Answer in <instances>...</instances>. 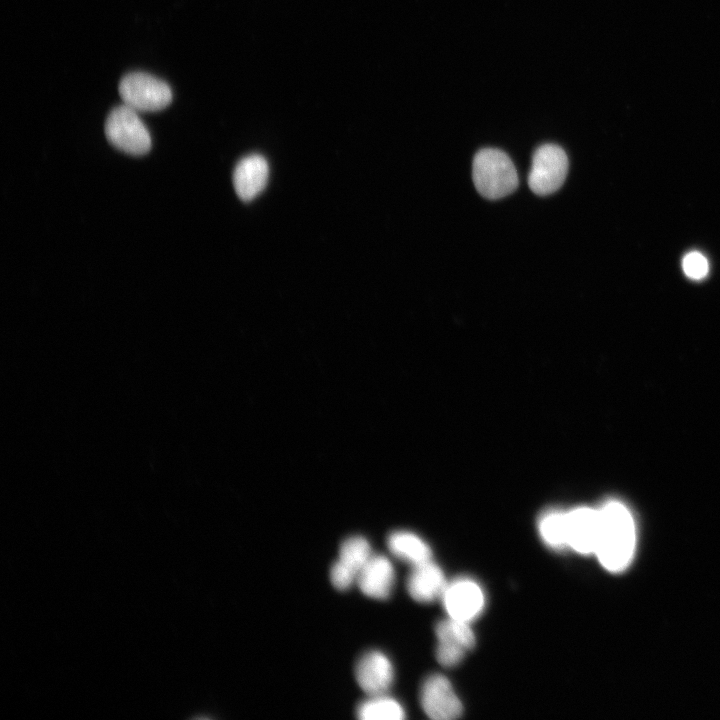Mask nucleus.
I'll return each instance as SVG.
<instances>
[{
	"instance_id": "f257e3e1",
	"label": "nucleus",
	"mask_w": 720,
	"mask_h": 720,
	"mask_svg": "<svg viewBox=\"0 0 720 720\" xmlns=\"http://www.w3.org/2000/svg\"><path fill=\"white\" fill-rule=\"evenodd\" d=\"M600 536L595 554L609 571L624 569L635 547V528L628 509L617 501H609L600 509Z\"/></svg>"
},
{
	"instance_id": "f03ea898",
	"label": "nucleus",
	"mask_w": 720,
	"mask_h": 720,
	"mask_svg": "<svg viewBox=\"0 0 720 720\" xmlns=\"http://www.w3.org/2000/svg\"><path fill=\"white\" fill-rule=\"evenodd\" d=\"M472 178L478 193L496 200L515 191L518 174L510 157L495 148L479 150L473 160Z\"/></svg>"
},
{
	"instance_id": "7ed1b4c3",
	"label": "nucleus",
	"mask_w": 720,
	"mask_h": 720,
	"mask_svg": "<svg viewBox=\"0 0 720 720\" xmlns=\"http://www.w3.org/2000/svg\"><path fill=\"white\" fill-rule=\"evenodd\" d=\"M108 141L130 155H144L151 148L150 133L137 115V111L123 104L109 113L105 122Z\"/></svg>"
},
{
	"instance_id": "20e7f679",
	"label": "nucleus",
	"mask_w": 720,
	"mask_h": 720,
	"mask_svg": "<svg viewBox=\"0 0 720 720\" xmlns=\"http://www.w3.org/2000/svg\"><path fill=\"white\" fill-rule=\"evenodd\" d=\"M119 94L124 104L135 111H159L166 108L172 101V91L169 85L144 72L125 75L119 83Z\"/></svg>"
},
{
	"instance_id": "39448f33",
	"label": "nucleus",
	"mask_w": 720,
	"mask_h": 720,
	"mask_svg": "<svg viewBox=\"0 0 720 720\" xmlns=\"http://www.w3.org/2000/svg\"><path fill=\"white\" fill-rule=\"evenodd\" d=\"M567 172L565 151L556 144H543L533 154L528 185L536 195L546 196L563 185Z\"/></svg>"
},
{
	"instance_id": "423d86ee",
	"label": "nucleus",
	"mask_w": 720,
	"mask_h": 720,
	"mask_svg": "<svg viewBox=\"0 0 720 720\" xmlns=\"http://www.w3.org/2000/svg\"><path fill=\"white\" fill-rule=\"evenodd\" d=\"M441 599L449 617L469 623L482 613L486 601L482 587L468 577L447 583Z\"/></svg>"
},
{
	"instance_id": "0eeeda50",
	"label": "nucleus",
	"mask_w": 720,
	"mask_h": 720,
	"mask_svg": "<svg viewBox=\"0 0 720 720\" xmlns=\"http://www.w3.org/2000/svg\"><path fill=\"white\" fill-rule=\"evenodd\" d=\"M420 704L434 720H452L461 716L463 706L450 681L443 675L432 674L420 689Z\"/></svg>"
},
{
	"instance_id": "6e6552de",
	"label": "nucleus",
	"mask_w": 720,
	"mask_h": 720,
	"mask_svg": "<svg viewBox=\"0 0 720 720\" xmlns=\"http://www.w3.org/2000/svg\"><path fill=\"white\" fill-rule=\"evenodd\" d=\"M567 536L569 549L583 555L595 554L600 536L599 509L567 510Z\"/></svg>"
},
{
	"instance_id": "1a4fd4ad",
	"label": "nucleus",
	"mask_w": 720,
	"mask_h": 720,
	"mask_svg": "<svg viewBox=\"0 0 720 720\" xmlns=\"http://www.w3.org/2000/svg\"><path fill=\"white\" fill-rule=\"evenodd\" d=\"M355 678L359 687L368 695L386 693L394 680L393 664L385 653L368 651L355 665Z\"/></svg>"
},
{
	"instance_id": "9d476101",
	"label": "nucleus",
	"mask_w": 720,
	"mask_h": 720,
	"mask_svg": "<svg viewBox=\"0 0 720 720\" xmlns=\"http://www.w3.org/2000/svg\"><path fill=\"white\" fill-rule=\"evenodd\" d=\"M395 577L390 559L382 554H372L360 570L356 584L367 597L384 600L391 595Z\"/></svg>"
},
{
	"instance_id": "9b49d317",
	"label": "nucleus",
	"mask_w": 720,
	"mask_h": 720,
	"mask_svg": "<svg viewBox=\"0 0 720 720\" xmlns=\"http://www.w3.org/2000/svg\"><path fill=\"white\" fill-rule=\"evenodd\" d=\"M269 178V164L260 154L242 158L233 172L235 191L243 201L257 197L265 188Z\"/></svg>"
},
{
	"instance_id": "f8f14e48",
	"label": "nucleus",
	"mask_w": 720,
	"mask_h": 720,
	"mask_svg": "<svg viewBox=\"0 0 720 720\" xmlns=\"http://www.w3.org/2000/svg\"><path fill=\"white\" fill-rule=\"evenodd\" d=\"M446 584L442 569L431 560L412 567L406 587L415 601L429 603L441 598Z\"/></svg>"
},
{
	"instance_id": "ddd939ff",
	"label": "nucleus",
	"mask_w": 720,
	"mask_h": 720,
	"mask_svg": "<svg viewBox=\"0 0 720 720\" xmlns=\"http://www.w3.org/2000/svg\"><path fill=\"white\" fill-rule=\"evenodd\" d=\"M387 547L396 558L412 567L432 560L430 546L411 531H393L387 537Z\"/></svg>"
},
{
	"instance_id": "4468645a",
	"label": "nucleus",
	"mask_w": 720,
	"mask_h": 720,
	"mask_svg": "<svg viewBox=\"0 0 720 720\" xmlns=\"http://www.w3.org/2000/svg\"><path fill=\"white\" fill-rule=\"evenodd\" d=\"M437 647L466 654L476 642L475 634L469 622L449 617L435 626Z\"/></svg>"
},
{
	"instance_id": "2eb2a0df",
	"label": "nucleus",
	"mask_w": 720,
	"mask_h": 720,
	"mask_svg": "<svg viewBox=\"0 0 720 720\" xmlns=\"http://www.w3.org/2000/svg\"><path fill=\"white\" fill-rule=\"evenodd\" d=\"M539 535L546 546L555 551L569 549L567 511L549 509L541 514L537 523Z\"/></svg>"
},
{
	"instance_id": "dca6fc26",
	"label": "nucleus",
	"mask_w": 720,
	"mask_h": 720,
	"mask_svg": "<svg viewBox=\"0 0 720 720\" xmlns=\"http://www.w3.org/2000/svg\"><path fill=\"white\" fill-rule=\"evenodd\" d=\"M356 715L361 720H402L405 710L399 701L383 693L369 695L357 706Z\"/></svg>"
},
{
	"instance_id": "f3484780",
	"label": "nucleus",
	"mask_w": 720,
	"mask_h": 720,
	"mask_svg": "<svg viewBox=\"0 0 720 720\" xmlns=\"http://www.w3.org/2000/svg\"><path fill=\"white\" fill-rule=\"evenodd\" d=\"M372 554L371 545L365 537L350 536L342 542L336 562L358 576Z\"/></svg>"
},
{
	"instance_id": "a211bd4d",
	"label": "nucleus",
	"mask_w": 720,
	"mask_h": 720,
	"mask_svg": "<svg viewBox=\"0 0 720 720\" xmlns=\"http://www.w3.org/2000/svg\"><path fill=\"white\" fill-rule=\"evenodd\" d=\"M683 270L692 279H702L708 273V261L701 253L690 252L683 259Z\"/></svg>"
}]
</instances>
